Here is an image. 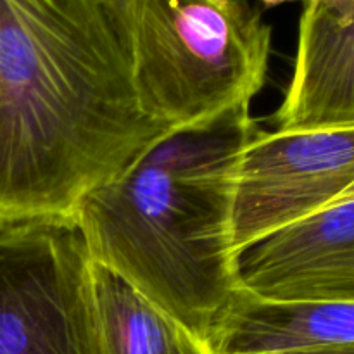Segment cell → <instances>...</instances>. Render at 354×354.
I'll list each match as a JSON object with an SVG mask.
<instances>
[{
    "instance_id": "52a82bcc",
    "label": "cell",
    "mask_w": 354,
    "mask_h": 354,
    "mask_svg": "<svg viewBox=\"0 0 354 354\" xmlns=\"http://www.w3.org/2000/svg\"><path fill=\"white\" fill-rule=\"evenodd\" d=\"M277 131L354 127V0H306Z\"/></svg>"
},
{
    "instance_id": "277c9868",
    "label": "cell",
    "mask_w": 354,
    "mask_h": 354,
    "mask_svg": "<svg viewBox=\"0 0 354 354\" xmlns=\"http://www.w3.org/2000/svg\"><path fill=\"white\" fill-rule=\"evenodd\" d=\"M92 266L73 216L0 220V354H102Z\"/></svg>"
},
{
    "instance_id": "8992f818",
    "label": "cell",
    "mask_w": 354,
    "mask_h": 354,
    "mask_svg": "<svg viewBox=\"0 0 354 354\" xmlns=\"http://www.w3.org/2000/svg\"><path fill=\"white\" fill-rule=\"evenodd\" d=\"M235 282L275 303H354V192L241 249Z\"/></svg>"
},
{
    "instance_id": "7a4b0ae2",
    "label": "cell",
    "mask_w": 354,
    "mask_h": 354,
    "mask_svg": "<svg viewBox=\"0 0 354 354\" xmlns=\"http://www.w3.org/2000/svg\"><path fill=\"white\" fill-rule=\"evenodd\" d=\"M256 130L241 106L169 131L73 213L93 263L206 342L237 289L235 175Z\"/></svg>"
},
{
    "instance_id": "3957f363",
    "label": "cell",
    "mask_w": 354,
    "mask_h": 354,
    "mask_svg": "<svg viewBox=\"0 0 354 354\" xmlns=\"http://www.w3.org/2000/svg\"><path fill=\"white\" fill-rule=\"evenodd\" d=\"M140 109L169 131L249 106L272 26L249 0H114Z\"/></svg>"
},
{
    "instance_id": "30bf717a",
    "label": "cell",
    "mask_w": 354,
    "mask_h": 354,
    "mask_svg": "<svg viewBox=\"0 0 354 354\" xmlns=\"http://www.w3.org/2000/svg\"><path fill=\"white\" fill-rule=\"evenodd\" d=\"M299 354H354V348H335V349H322V351H310Z\"/></svg>"
},
{
    "instance_id": "ba28073f",
    "label": "cell",
    "mask_w": 354,
    "mask_h": 354,
    "mask_svg": "<svg viewBox=\"0 0 354 354\" xmlns=\"http://www.w3.org/2000/svg\"><path fill=\"white\" fill-rule=\"evenodd\" d=\"M214 354L354 348V303H275L235 289L207 337Z\"/></svg>"
},
{
    "instance_id": "8fae6325",
    "label": "cell",
    "mask_w": 354,
    "mask_h": 354,
    "mask_svg": "<svg viewBox=\"0 0 354 354\" xmlns=\"http://www.w3.org/2000/svg\"><path fill=\"white\" fill-rule=\"evenodd\" d=\"M258 2L265 3V6H268V7H275V6H280V3H286V2H296V0H258ZM301 2H306V0H301Z\"/></svg>"
},
{
    "instance_id": "9c48e42d",
    "label": "cell",
    "mask_w": 354,
    "mask_h": 354,
    "mask_svg": "<svg viewBox=\"0 0 354 354\" xmlns=\"http://www.w3.org/2000/svg\"><path fill=\"white\" fill-rule=\"evenodd\" d=\"M92 270L102 354H214L130 283L97 263Z\"/></svg>"
},
{
    "instance_id": "5b68a950",
    "label": "cell",
    "mask_w": 354,
    "mask_h": 354,
    "mask_svg": "<svg viewBox=\"0 0 354 354\" xmlns=\"http://www.w3.org/2000/svg\"><path fill=\"white\" fill-rule=\"evenodd\" d=\"M354 192V127L256 130L237 166L232 206L235 252Z\"/></svg>"
},
{
    "instance_id": "6da1fadb",
    "label": "cell",
    "mask_w": 354,
    "mask_h": 354,
    "mask_svg": "<svg viewBox=\"0 0 354 354\" xmlns=\"http://www.w3.org/2000/svg\"><path fill=\"white\" fill-rule=\"evenodd\" d=\"M114 0H0V220L73 216L161 140Z\"/></svg>"
}]
</instances>
